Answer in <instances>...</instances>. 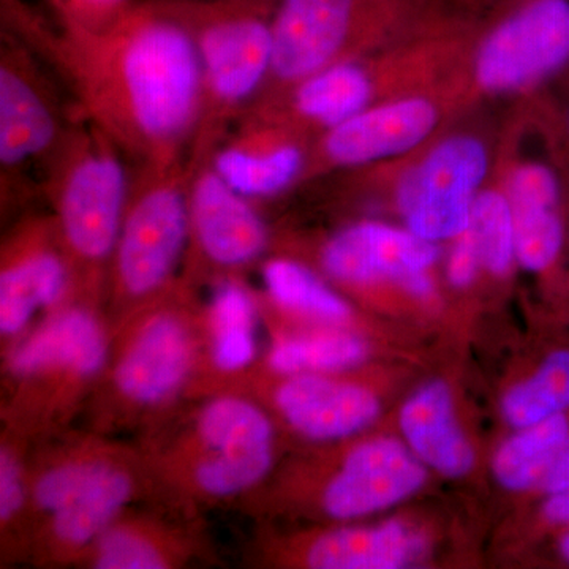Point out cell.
Wrapping results in <instances>:
<instances>
[{"mask_svg":"<svg viewBox=\"0 0 569 569\" xmlns=\"http://www.w3.org/2000/svg\"><path fill=\"white\" fill-rule=\"evenodd\" d=\"M569 61V0H529L482 40L475 77L485 91L529 88Z\"/></svg>","mask_w":569,"mask_h":569,"instance_id":"9a60e30c","label":"cell"},{"mask_svg":"<svg viewBox=\"0 0 569 569\" xmlns=\"http://www.w3.org/2000/svg\"><path fill=\"white\" fill-rule=\"evenodd\" d=\"M137 448L123 447L107 433L62 432L40 441L29 456L32 530L52 512L66 507L82 490L132 458ZM31 541V539H29Z\"/></svg>","mask_w":569,"mask_h":569,"instance_id":"7402d4cb","label":"cell"},{"mask_svg":"<svg viewBox=\"0 0 569 569\" xmlns=\"http://www.w3.org/2000/svg\"><path fill=\"white\" fill-rule=\"evenodd\" d=\"M559 550L560 556L563 557V560L568 561L569 563V527L567 533H565L560 539Z\"/></svg>","mask_w":569,"mask_h":569,"instance_id":"f35d334b","label":"cell"},{"mask_svg":"<svg viewBox=\"0 0 569 569\" xmlns=\"http://www.w3.org/2000/svg\"><path fill=\"white\" fill-rule=\"evenodd\" d=\"M41 56L28 41L2 31L0 43V193L2 206L41 193L44 171L74 119Z\"/></svg>","mask_w":569,"mask_h":569,"instance_id":"ba28073f","label":"cell"},{"mask_svg":"<svg viewBox=\"0 0 569 569\" xmlns=\"http://www.w3.org/2000/svg\"><path fill=\"white\" fill-rule=\"evenodd\" d=\"M268 397L283 425L317 443L358 436L381 413L380 399L372 389L336 373L272 376Z\"/></svg>","mask_w":569,"mask_h":569,"instance_id":"e0dca14e","label":"cell"},{"mask_svg":"<svg viewBox=\"0 0 569 569\" xmlns=\"http://www.w3.org/2000/svg\"><path fill=\"white\" fill-rule=\"evenodd\" d=\"M545 518L556 526L569 527V489L565 492L553 493L542 507Z\"/></svg>","mask_w":569,"mask_h":569,"instance_id":"d590c367","label":"cell"},{"mask_svg":"<svg viewBox=\"0 0 569 569\" xmlns=\"http://www.w3.org/2000/svg\"><path fill=\"white\" fill-rule=\"evenodd\" d=\"M488 171V149L477 138L456 134L441 141L397 187V206L408 230L432 242L458 238L470 223Z\"/></svg>","mask_w":569,"mask_h":569,"instance_id":"7c38bea8","label":"cell"},{"mask_svg":"<svg viewBox=\"0 0 569 569\" xmlns=\"http://www.w3.org/2000/svg\"><path fill=\"white\" fill-rule=\"evenodd\" d=\"M211 296L201 305L204 355L197 397L219 391L244 378L257 366L260 295L244 276L212 280Z\"/></svg>","mask_w":569,"mask_h":569,"instance_id":"44dd1931","label":"cell"},{"mask_svg":"<svg viewBox=\"0 0 569 569\" xmlns=\"http://www.w3.org/2000/svg\"><path fill=\"white\" fill-rule=\"evenodd\" d=\"M59 26L71 29H102L118 20L137 0H50Z\"/></svg>","mask_w":569,"mask_h":569,"instance_id":"836d02e7","label":"cell"},{"mask_svg":"<svg viewBox=\"0 0 569 569\" xmlns=\"http://www.w3.org/2000/svg\"><path fill=\"white\" fill-rule=\"evenodd\" d=\"M189 183L187 160L134 170L108 269L104 310L111 321L162 298L181 280L189 249Z\"/></svg>","mask_w":569,"mask_h":569,"instance_id":"52a82bcc","label":"cell"},{"mask_svg":"<svg viewBox=\"0 0 569 569\" xmlns=\"http://www.w3.org/2000/svg\"><path fill=\"white\" fill-rule=\"evenodd\" d=\"M427 539L402 520L340 526L310 539L302 563L312 569H400L426 556Z\"/></svg>","mask_w":569,"mask_h":569,"instance_id":"cb8c5ba5","label":"cell"},{"mask_svg":"<svg viewBox=\"0 0 569 569\" xmlns=\"http://www.w3.org/2000/svg\"><path fill=\"white\" fill-rule=\"evenodd\" d=\"M436 242L408 228L362 220L326 239L318 252L321 272L342 287L369 288L385 282L402 283L437 263Z\"/></svg>","mask_w":569,"mask_h":569,"instance_id":"ac0fdd59","label":"cell"},{"mask_svg":"<svg viewBox=\"0 0 569 569\" xmlns=\"http://www.w3.org/2000/svg\"><path fill=\"white\" fill-rule=\"evenodd\" d=\"M507 194L512 209L557 208L559 181L546 164H519L509 178Z\"/></svg>","mask_w":569,"mask_h":569,"instance_id":"d6a6232c","label":"cell"},{"mask_svg":"<svg viewBox=\"0 0 569 569\" xmlns=\"http://www.w3.org/2000/svg\"><path fill=\"white\" fill-rule=\"evenodd\" d=\"M467 228L482 268L493 276L508 274L516 260L515 211L508 194L497 190L479 192Z\"/></svg>","mask_w":569,"mask_h":569,"instance_id":"4dcf8cb0","label":"cell"},{"mask_svg":"<svg viewBox=\"0 0 569 569\" xmlns=\"http://www.w3.org/2000/svg\"><path fill=\"white\" fill-rule=\"evenodd\" d=\"M569 410V350L550 353L533 376L515 385L501 399L508 425L523 429Z\"/></svg>","mask_w":569,"mask_h":569,"instance_id":"f546056e","label":"cell"},{"mask_svg":"<svg viewBox=\"0 0 569 569\" xmlns=\"http://www.w3.org/2000/svg\"><path fill=\"white\" fill-rule=\"evenodd\" d=\"M20 39L66 80L78 114L137 167L187 160L200 121V62L168 0H137L91 31L40 20Z\"/></svg>","mask_w":569,"mask_h":569,"instance_id":"6da1fadb","label":"cell"},{"mask_svg":"<svg viewBox=\"0 0 569 569\" xmlns=\"http://www.w3.org/2000/svg\"><path fill=\"white\" fill-rule=\"evenodd\" d=\"M192 32L200 62L201 110L190 168L211 159L271 73L277 0H168Z\"/></svg>","mask_w":569,"mask_h":569,"instance_id":"8992f818","label":"cell"},{"mask_svg":"<svg viewBox=\"0 0 569 569\" xmlns=\"http://www.w3.org/2000/svg\"><path fill=\"white\" fill-rule=\"evenodd\" d=\"M569 489V449L565 452L563 458L557 463L556 470H553L552 477L549 478L548 485H546L542 492L548 496L553 493L565 492Z\"/></svg>","mask_w":569,"mask_h":569,"instance_id":"74e56055","label":"cell"},{"mask_svg":"<svg viewBox=\"0 0 569 569\" xmlns=\"http://www.w3.org/2000/svg\"><path fill=\"white\" fill-rule=\"evenodd\" d=\"M403 291L413 296V298L422 299V301H429L436 295V283H433L432 277L429 271L418 272V274L411 276L402 283Z\"/></svg>","mask_w":569,"mask_h":569,"instance_id":"8d00e7d4","label":"cell"},{"mask_svg":"<svg viewBox=\"0 0 569 569\" xmlns=\"http://www.w3.org/2000/svg\"><path fill=\"white\" fill-rule=\"evenodd\" d=\"M254 204L217 173L211 160L190 168L189 249L182 280L197 288L220 277L244 276L263 263L271 231Z\"/></svg>","mask_w":569,"mask_h":569,"instance_id":"30bf717a","label":"cell"},{"mask_svg":"<svg viewBox=\"0 0 569 569\" xmlns=\"http://www.w3.org/2000/svg\"><path fill=\"white\" fill-rule=\"evenodd\" d=\"M71 299H77L73 272L50 213L24 217L7 233L0 249L2 347L17 342L37 318Z\"/></svg>","mask_w":569,"mask_h":569,"instance_id":"8fae6325","label":"cell"},{"mask_svg":"<svg viewBox=\"0 0 569 569\" xmlns=\"http://www.w3.org/2000/svg\"><path fill=\"white\" fill-rule=\"evenodd\" d=\"M436 103L407 97L373 104L320 134L310 170L355 168L417 148L438 123Z\"/></svg>","mask_w":569,"mask_h":569,"instance_id":"ffe728a7","label":"cell"},{"mask_svg":"<svg viewBox=\"0 0 569 569\" xmlns=\"http://www.w3.org/2000/svg\"><path fill=\"white\" fill-rule=\"evenodd\" d=\"M127 160L102 130L74 110L41 182L73 272L77 299L103 307L108 269L132 186Z\"/></svg>","mask_w":569,"mask_h":569,"instance_id":"5b68a950","label":"cell"},{"mask_svg":"<svg viewBox=\"0 0 569 569\" xmlns=\"http://www.w3.org/2000/svg\"><path fill=\"white\" fill-rule=\"evenodd\" d=\"M373 92L372 74L350 58L318 71L279 99L254 104L276 108L307 133L313 129L325 133L370 107Z\"/></svg>","mask_w":569,"mask_h":569,"instance_id":"d4e9b609","label":"cell"},{"mask_svg":"<svg viewBox=\"0 0 569 569\" xmlns=\"http://www.w3.org/2000/svg\"><path fill=\"white\" fill-rule=\"evenodd\" d=\"M426 468L406 441L391 437L361 441L326 479L321 511L336 522H351L396 507L426 485Z\"/></svg>","mask_w":569,"mask_h":569,"instance_id":"2e32d148","label":"cell"},{"mask_svg":"<svg viewBox=\"0 0 569 569\" xmlns=\"http://www.w3.org/2000/svg\"><path fill=\"white\" fill-rule=\"evenodd\" d=\"M17 2V0H2V7L11 6V3Z\"/></svg>","mask_w":569,"mask_h":569,"instance_id":"ab89813d","label":"cell"},{"mask_svg":"<svg viewBox=\"0 0 569 569\" xmlns=\"http://www.w3.org/2000/svg\"><path fill=\"white\" fill-rule=\"evenodd\" d=\"M111 353L88 402L89 429L100 433L153 425L194 397L203 376L201 305L179 280L162 298L111 321Z\"/></svg>","mask_w":569,"mask_h":569,"instance_id":"3957f363","label":"cell"},{"mask_svg":"<svg viewBox=\"0 0 569 569\" xmlns=\"http://www.w3.org/2000/svg\"><path fill=\"white\" fill-rule=\"evenodd\" d=\"M197 516L173 505L130 508L104 530L80 567L91 569H174L208 552Z\"/></svg>","mask_w":569,"mask_h":569,"instance_id":"d6986e66","label":"cell"},{"mask_svg":"<svg viewBox=\"0 0 569 569\" xmlns=\"http://www.w3.org/2000/svg\"><path fill=\"white\" fill-rule=\"evenodd\" d=\"M479 268H482L477 246L470 230L463 231L455 239L447 264L448 282L456 288H467L477 279Z\"/></svg>","mask_w":569,"mask_h":569,"instance_id":"e575fe53","label":"cell"},{"mask_svg":"<svg viewBox=\"0 0 569 569\" xmlns=\"http://www.w3.org/2000/svg\"><path fill=\"white\" fill-rule=\"evenodd\" d=\"M399 429L407 447L430 470L447 478H463L473 470L477 455L445 381H429L408 397L400 408Z\"/></svg>","mask_w":569,"mask_h":569,"instance_id":"603a6c76","label":"cell"},{"mask_svg":"<svg viewBox=\"0 0 569 569\" xmlns=\"http://www.w3.org/2000/svg\"><path fill=\"white\" fill-rule=\"evenodd\" d=\"M515 211L516 261L526 271L542 272L556 263L563 247V224L556 208Z\"/></svg>","mask_w":569,"mask_h":569,"instance_id":"1f68e13d","label":"cell"},{"mask_svg":"<svg viewBox=\"0 0 569 569\" xmlns=\"http://www.w3.org/2000/svg\"><path fill=\"white\" fill-rule=\"evenodd\" d=\"M261 306L280 316L309 321L321 328H347L353 309L323 276L295 258H266L261 263Z\"/></svg>","mask_w":569,"mask_h":569,"instance_id":"484cf974","label":"cell"},{"mask_svg":"<svg viewBox=\"0 0 569 569\" xmlns=\"http://www.w3.org/2000/svg\"><path fill=\"white\" fill-rule=\"evenodd\" d=\"M31 441L2 429L0 438V538L7 560L28 559L31 539Z\"/></svg>","mask_w":569,"mask_h":569,"instance_id":"f1b7e54d","label":"cell"},{"mask_svg":"<svg viewBox=\"0 0 569 569\" xmlns=\"http://www.w3.org/2000/svg\"><path fill=\"white\" fill-rule=\"evenodd\" d=\"M493 458L498 485L515 492L545 490L557 463L569 449V419L565 415L518 429Z\"/></svg>","mask_w":569,"mask_h":569,"instance_id":"83f0119b","label":"cell"},{"mask_svg":"<svg viewBox=\"0 0 569 569\" xmlns=\"http://www.w3.org/2000/svg\"><path fill=\"white\" fill-rule=\"evenodd\" d=\"M162 501L140 449L80 496L37 523L28 560L41 568L80 567L104 530L137 501Z\"/></svg>","mask_w":569,"mask_h":569,"instance_id":"5bb4252c","label":"cell"},{"mask_svg":"<svg viewBox=\"0 0 569 569\" xmlns=\"http://www.w3.org/2000/svg\"><path fill=\"white\" fill-rule=\"evenodd\" d=\"M307 132L287 116L253 104L224 134L211 159L212 167L249 200H271L309 174L312 153Z\"/></svg>","mask_w":569,"mask_h":569,"instance_id":"4fadbf2b","label":"cell"},{"mask_svg":"<svg viewBox=\"0 0 569 569\" xmlns=\"http://www.w3.org/2000/svg\"><path fill=\"white\" fill-rule=\"evenodd\" d=\"M111 339L104 307L71 299L3 348L2 429L32 445L66 432L103 376Z\"/></svg>","mask_w":569,"mask_h":569,"instance_id":"277c9868","label":"cell"},{"mask_svg":"<svg viewBox=\"0 0 569 569\" xmlns=\"http://www.w3.org/2000/svg\"><path fill=\"white\" fill-rule=\"evenodd\" d=\"M395 6L396 0H277L271 73L254 103L279 99L326 67L350 59Z\"/></svg>","mask_w":569,"mask_h":569,"instance_id":"9c48e42d","label":"cell"},{"mask_svg":"<svg viewBox=\"0 0 569 569\" xmlns=\"http://www.w3.org/2000/svg\"><path fill=\"white\" fill-rule=\"evenodd\" d=\"M367 356L366 340L350 329L313 326L307 331L277 335L264 365L271 376L340 373L361 366Z\"/></svg>","mask_w":569,"mask_h":569,"instance_id":"4316f807","label":"cell"},{"mask_svg":"<svg viewBox=\"0 0 569 569\" xmlns=\"http://www.w3.org/2000/svg\"><path fill=\"white\" fill-rule=\"evenodd\" d=\"M198 397L192 410L171 411L146 430L138 447L164 503L193 516L201 507L244 503L277 456L274 421L260 400L239 389Z\"/></svg>","mask_w":569,"mask_h":569,"instance_id":"7a4b0ae2","label":"cell"}]
</instances>
